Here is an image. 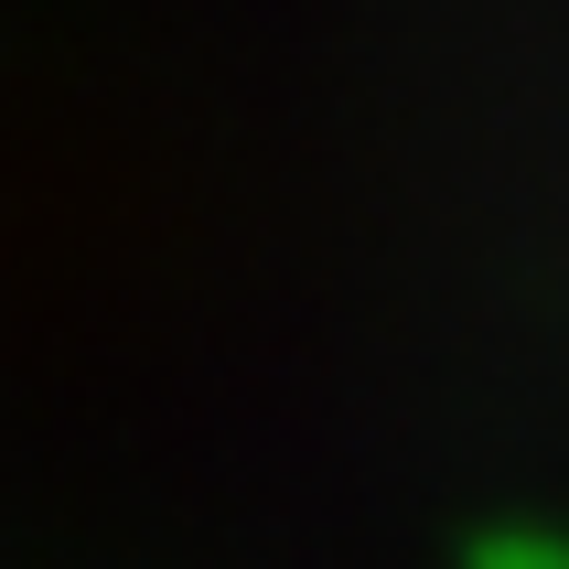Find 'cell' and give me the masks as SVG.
Returning <instances> with one entry per match:
<instances>
[]
</instances>
